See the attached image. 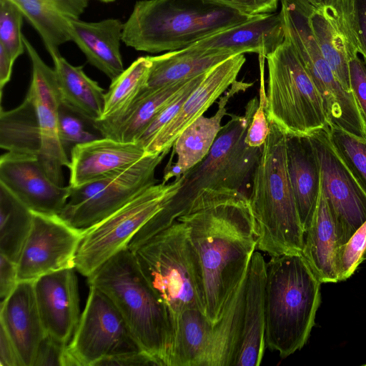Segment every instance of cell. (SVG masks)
Masks as SVG:
<instances>
[{
	"mask_svg": "<svg viewBox=\"0 0 366 366\" xmlns=\"http://www.w3.org/2000/svg\"><path fill=\"white\" fill-rule=\"evenodd\" d=\"M59 132L66 152L76 145L104 137L94 122L61 102L59 109Z\"/></svg>",
	"mask_w": 366,
	"mask_h": 366,
	"instance_id": "obj_37",
	"label": "cell"
},
{
	"mask_svg": "<svg viewBox=\"0 0 366 366\" xmlns=\"http://www.w3.org/2000/svg\"><path fill=\"white\" fill-rule=\"evenodd\" d=\"M327 129L335 152L366 194V138L332 125Z\"/></svg>",
	"mask_w": 366,
	"mask_h": 366,
	"instance_id": "obj_36",
	"label": "cell"
},
{
	"mask_svg": "<svg viewBox=\"0 0 366 366\" xmlns=\"http://www.w3.org/2000/svg\"><path fill=\"white\" fill-rule=\"evenodd\" d=\"M241 14L258 16L274 13L280 0H212Z\"/></svg>",
	"mask_w": 366,
	"mask_h": 366,
	"instance_id": "obj_44",
	"label": "cell"
},
{
	"mask_svg": "<svg viewBox=\"0 0 366 366\" xmlns=\"http://www.w3.org/2000/svg\"><path fill=\"white\" fill-rule=\"evenodd\" d=\"M232 56L207 54L189 47L149 56L151 67L146 88H157L205 73Z\"/></svg>",
	"mask_w": 366,
	"mask_h": 366,
	"instance_id": "obj_30",
	"label": "cell"
},
{
	"mask_svg": "<svg viewBox=\"0 0 366 366\" xmlns=\"http://www.w3.org/2000/svg\"><path fill=\"white\" fill-rule=\"evenodd\" d=\"M365 259L366 221L337 249L336 270L338 282L345 281L350 277Z\"/></svg>",
	"mask_w": 366,
	"mask_h": 366,
	"instance_id": "obj_39",
	"label": "cell"
},
{
	"mask_svg": "<svg viewBox=\"0 0 366 366\" xmlns=\"http://www.w3.org/2000/svg\"><path fill=\"white\" fill-rule=\"evenodd\" d=\"M350 91L366 127V64L358 56L349 60Z\"/></svg>",
	"mask_w": 366,
	"mask_h": 366,
	"instance_id": "obj_42",
	"label": "cell"
},
{
	"mask_svg": "<svg viewBox=\"0 0 366 366\" xmlns=\"http://www.w3.org/2000/svg\"><path fill=\"white\" fill-rule=\"evenodd\" d=\"M192 78L157 88H145L127 111L114 122L96 125L104 137L137 142L158 113Z\"/></svg>",
	"mask_w": 366,
	"mask_h": 366,
	"instance_id": "obj_28",
	"label": "cell"
},
{
	"mask_svg": "<svg viewBox=\"0 0 366 366\" xmlns=\"http://www.w3.org/2000/svg\"><path fill=\"white\" fill-rule=\"evenodd\" d=\"M139 350L114 303L89 285L86 306L66 347L67 366H97L104 359Z\"/></svg>",
	"mask_w": 366,
	"mask_h": 366,
	"instance_id": "obj_11",
	"label": "cell"
},
{
	"mask_svg": "<svg viewBox=\"0 0 366 366\" xmlns=\"http://www.w3.org/2000/svg\"><path fill=\"white\" fill-rule=\"evenodd\" d=\"M249 267L231 292L219 320L213 325L209 344L199 366L236 365L242 343Z\"/></svg>",
	"mask_w": 366,
	"mask_h": 366,
	"instance_id": "obj_26",
	"label": "cell"
},
{
	"mask_svg": "<svg viewBox=\"0 0 366 366\" xmlns=\"http://www.w3.org/2000/svg\"><path fill=\"white\" fill-rule=\"evenodd\" d=\"M321 282L301 253L266 264L265 344L285 358L306 344L321 302Z\"/></svg>",
	"mask_w": 366,
	"mask_h": 366,
	"instance_id": "obj_5",
	"label": "cell"
},
{
	"mask_svg": "<svg viewBox=\"0 0 366 366\" xmlns=\"http://www.w3.org/2000/svg\"><path fill=\"white\" fill-rule=\"evenodd\" d=\"M75 268L43 275L34 282L39 313L45 334L68 345L80 319Z\"/></svg>",
	"mask_w": 366,
	"mask_h": 366,
	"instance_id": "obj_17",
	"label": "cell"
},
{
	"mask_svg": "<svg viewBox=\"0 0 366 366\" xmlns=\"http://www.w3.org/2000/svg\"><path fill=\"white\" fill-rule=\"evenodd\" d=\"M0 147L11 152L39 156L40 135L35 107L26 94L18 107L1 108Z\"/></svg>",
	"mask_w": 366,
	"mask_h": 366,
	"instance_id": "obj_32",
	"label": "cell"
},
{
	"mask_svg": "<svg viewBox=\"0 0 366 366\" xmlns=\"http://www.w3.org/2000/svg\"><path fill=\"white\" fill-rule=\"evenodd\" d=\"M310 23L323 57L345 89L350 91V53L345 35L323 9L314 7Z\"/></svg>",
	"mask_w": 366,
	"mask_h": 366,
	"instance_id": "obj_35",
	"label": "cell"
},
{
	"mask_svg": "<svg viewBox=\"0 0 366 366\" xmlns=\"http://www.w3.org/2000/svg\"><path fill=\"white\" fill-rule=\"evenodd\" d=\"M19 282L17 263L0 254L1 302H4L9 297Z\"/></svg>",
	"mask_w": 366,
	"mask_h": 366,
	"instance_id": "obj_46",
	"label": "cell"
},
{
	"mask_svg": "<svg viewBox=\"0 0 366 366\" xmlns=\"http://www.w3.org/2000/svg\"><path fill=\"white\" fill-rule=\"evenodd\" d=\"M0 183L31 211L59 215L71 194V187L53 182L37 156L6 152L0 157Z\"/></svg>",
	"mask_w": 366,
	"mask_h": 366,
	"instance_id": "obj_15",
	"label": "cell"
},
{
	"mask_svg": "<svg viewBox=\"0 0 366 366\" xmlns=\"http://www.w3.org/2000/svg\"><path fill=\"white\" fill-rule=\"evenodd\" d=\"M266 59L268 122L275 124L286 135L310 136L328 127L322 99L290 41L285 37Z\"/></svg>",
	"mask_w": 366,
	"mask_h": 366,
	"instance_id": "obj_8",
	"label": "cell"
},
{
	"mask_svg": "<svg viewBox=\"0 0 366 366\" xmlns=\"http://www.w3.org/2000/svg\"><path fill=\"white\" fill-rule=\"evenodd\" d=\"M259 102L254 97L247 103L243 116L231 115L206 157L177 179L179 187L164 206L173 219L187 213L197 202L244 193L262 151L247 146L244 140Z\"/></svg>",
	"mask_w": 366,
	"mask_h": 366,
	"instance_id": "obj_4",
	"label": "cell"
},
{
	"mask_svg": "<svg viewBox=\"0 0 366 366\" xmlns=\"http://www.w3.org/2000/svg\"><path fill=\"white\" fill-rule=\"evenodd\" d=\"M281 12L254 17L205 37L188 47L207 54L234 56L256 53L267 57L284 41Z\"/></svg>",
	"mask_w": 366,
	"mask_h": 366,
	"instance_id": "obj_18",
	"label": "cell"
},
{
	"mask_svg": "<svg viewBox=\"0 0 366 366\" xmlns=\"http://www.w3.org/2000/svg\"><path fill=\"white\" fill-rule=\"evenodd\" d=\"M151 64L149 56H140L112 81L105 93L102 118L96 125L112 123L127 111L147 87Z\"/></svg>",
	"mask_w": 366,
	"mask_h": 366,
	"instance_id": "obj_34",
	"label": "cell"
},
{
	"mask_svg": "<svg viewBox=\"0 0 366 366\" xmlns=\"http://www.w3.org/2000/svg\"><path fill=\"white\" fill-rule=\"evenodd\" d=\"M364 365H365V366H366V364H365Z\"/></svg>",
	"mask_w": 366,
	"mask_h": 366,
	"instance_id": "obj_52",
	"label": "cell"
},
{
	"mask_svg": "<svg viewBox=\"0 0 366 366\" xmlns=\"http://www.w3.org/2000/svg\"><path fill=\"white\" fill-rule=\"evenodd\" d=\"M266 264L262 254L254 251L247 274L242 343L235 366H259L264 354Z\"/></svg>",
	"mask_w": 366,
	"mask_h": 366,
	"instance_id": "obj_23",
	"label": "cell"
},
{
	"mask_svg": "<svg viewBox=\"0 0 366 366\" xmlns=\"http://www.w3.org/2000/svg\"><path fill=\"white\" fill-rule=\"evenodd\" d=\"M32 223V211L0 183V254L18 263Z\"/></svg>",
	"mask_w": 366,
	"mask_h": 366,
	"instance_id": "obj_33",
	"label": "cell"
},
{
	"mask_svg": "<svg viewBox=\"0 0 366 366\" xmlns=\"http://www.w3.org/2000/svg\"><path fill=\"white\" fill-rule=\"evenodd\" d=\"M66 347L46 335L38 347L33 366H67Z\"/></svg>",
	"mask_w": 366,
	"mask_h": 366,
	"instance_id": "obj_43",
	"label": "cell"
},
{
	"mask_svg": "<svg viewBox=\"0 0 366 366\" xmlns=\"http://www.w3.org/2000/svg\"><path fill=\"white\" fill-rule=\"evenodd\" d=\"M179 185L178 179L154 184L85 229L76 256V270L88 277L114 255L128 248L135 234L164 207Z\"/></svg>",
	"mask_w": 366,
	"mask_h": 366,
	"instance_id": "obj_9",
	"label": "cell"
},
{
	"mask_svg": "<svg viewBox=\"0 0 366 366\" xmlns=\"http://www.w3.org/2000/svg\"><path fill=\"white\" fill-rule=\"evenodd\" d=\"M26 50L32 64V76L27 95L36 109L39 135V162L49 179L64 186L63 167L69 168L70 159L59 137V109L61 104L54 69L41 59L24 36Z\"/></svg>",
	"mask_w": 366,
	"mask_h": 366,
	"instance_id": "obj_14",
	"label": "cell"
},
{
	"mask_svg": "<svg viewBox=\"0 0 366 366\" xmlns=\"http://www.w3.org/2000/svg\"><path fill=\"white\" fill-rule=\"evenodd\" d=\"M177 220L187 227L199 269L204 314L214 325L257 249L248 196L242 192L197 202Z\"/></svg>",
	"mask_w": 366,
	"mask_h": 366,
	"instance_id": "obj_1",
	"label": "cell"
},
{
	"mask_svg": "<svg viewBox=\"0 0 366 366\" xmlns=\"http://www.w3.org/2000/svg\"><path fill=\"white\" fill-rule=\"evenodd\" d=\"M34 281H19L1 302L0 325L6 330L23 366H33L38 347L46 335L39 313Z\"/></svg>",
	"mask_w": 366,
	"mask_h": 366,
	"instance_id": "obj_20",
	"label": "cell"
},
{
	"mask_svg": "<svg viewBox=\"0 0 366 366\" xmlns=\"http://www.w3.org/2000/svg\"><path fill=\"white\" fill-rule=\"evenodd\" d=\"M133 252L167 310L174 337L182 312L199 309L204 313L199 269L187 227L176 220Z\"/></svg>",
	"mask_w": 366,
	"mask_h": 366,
	"instance_id": "obj_7",
	"label": "cell"
},
{
	"mask_svg": "<svg viewBox=\"0 0 366 366\" xmlns=\"http://www.w3.org/2000/svg\"><path fill=\"white\" fill-rule=\"evenodd\" d=\"M213 325L199 309L180 315L169 366H199L207 350Z\"/></svg>",
	"mask_w": 366,
	"mask_h": 366,
	"instance_id": "obj_31",
	"label": "cell"
},
{
	"mask_svg": "<svg viewBox=\"0 0 366 366\" xmlns=\"http://www.w3.org/2000/svg\"><path fill=\"white\" fill-rule=\"evenodd\" d=\"M84 229L59 215L33 212V223L17 263L19 281H35L46 274L75 268Z\"/></svg>",
	"mask_w": 366,
	"mask_h": 366,
	"instance_id": "obj_13",
	"label": "cell"
},
{
	"mask_svg": "<svg viewBox=\"0 0 366 366\" xmlns=\"http://www.w3.org/2000/svg\"><path fill=\"white\" fill-rule=\"evenodd\" d=\"M0 365L23 366L12 340L1 325H0Z\"/></svg>",
	"mask_w": 366,
	"mask_h": 366,
	"instance_id": "obj_48",
	"label": "cell"
},
{
	"mask_svg": "<svg viewBox=\"0 0 366 366\" xmlns=\"http://www.w3.org/2000/svg\"><path fill=\"white\" fill-rule=\"evenodd\" d=\"M51 58L61 103L94 123L100 120L104 110V90L84 73L83 66L71 65L60 54Z\"/></svg>",
	"mask_w": 366,
	"mask_h": 366,
	"instance_id": "obj_29",
	"label": "cell"
},
{
	"mask_svg": "<svg viewBox=\"0 0 366 366\" xmlns=\"http://www.w3.org/2000/svg\"><path fill=\"white\" fill-rule=\"evenodd\" d=\"M339 242L335 222L322 194L308 229L302 254L321 283L337 282L336 255Z\"/></svg>",
	"mask_w": 366,
	"mask_h": 366,
	"instance_id": "obj_27",
	"label": "cell"
},
{
	"mask_svg": "<svg viewBox=\"0 0 366 366\" xmlns=\"http://www.w3.org/2000/svg\"><path fill=\"white\" fill-rule=\"evenodd\" d=\"M37 31L51 56L71 41L69 21L79 19L89 0H9Z\"/></svg>",
	"mask_w": 366,
	"mask_h": 366,
	"instance_id": "obj_25",
	"label": "cell"
},
{
	"mask_svg": "<svg viewBox=\"0 0 366 366\" xmlns=\"http://www.w3.org/2000/svg\"><path fill=\"white\" fill-rule=\"evenodd\" d=\"M244 54L232 56L209 69L176 116L144 146L146 155L170 149L181 132L211 107L236 81L245 63Z\"/></svg>",
	"mask_w": 366,
	"mask_h": 366,
	"instance_id": "obj_16",
	"label": "cell"
},
{
	"mask_svg": "<svg viewBox=\"0 0 366 366\" xmlns=\"http://www.w3.org/2000/svg\"><path fill=\"white\" fill-rule=\"evenodd\" d=\"M23 14L9 0H0V45L15 60L26 50L21 33Z\"/></svg>",
	"mask_w": 366,
	"mask_h": 366,
	"instance_id": "obj_38",
	"label": "cell"
},
{
	"mask_svg": "<svg viewBox=\"0 0 366 366\" xmlns=\"http://www.w3.org/2000/svg\"><path fill=\"white\" fill-rule=\"evenodd\" d=\"M327 128L308 137L318 157L321 192L332 213L340 246L366 221V194L335 152Z\"/></svg>",
	"mask_w": 366,
	"mask_h": 366,
	"instance_id": "obj_12",
	"label": "cell"
},
{
	"mask_svg": "<svg viewBox=\"0 0 366 366\" xmlns=\"http://www.w3.org/2000/svg\"><path fill=\"white\" fill-rule=\"evenodd\" d=\"M99 1L104 2V3H109V2H113L115 0H99Z\"/></svg>",
	"mask_w": 366,
	"mask_h": 366,
	"instance_id": "obj_51",
	"label": "cell"
},
{
	"mask_svg": "<svg viewBox=\"0 0 366 366\" xmlns=\"http://www.w3.org/2000/svg\"><path fill=\"white\" fill-rule=\"evenodd\" d=\"M169 150L145 155L119 172L77 187H71L70 196L59 217L80 229L94 225L144 189L157 184V167Z\"/></svg>",
	"mask_w": 366,
	"mask_h": 366,
	"instance_id": "obj_10",
	"label": "cell"
},
{
	"mask_svg": "<svg viewBox=\"0 0 366 366\" xmlns=\"http://www.w3.org/2000/svg\"><path fill=\"white\" fill-rule=\"evenodd\" d=\"M351 24L358 53L366 64V0H350Z\"/></svg>",
	"mask_w": 366,
	"mask_h": 366,
	"instance_id": "obj_45",
	"label": "cell"
},
{
	"mask_svg": "<svg viewBox=\"0 0 366 366\" xmlns=\"http://www.w3.org/2000/svg\"><path fill=\"white\" fill-rule=\"evenodd\" d=\"M259 102L249 125L245 143L253 148H262L269 132V124L265 111L266 94L264 79H262Z\"/></svg>",
	"mask_w": 366,
	"mask_h": 366,
	"instance_id": "obj_41",
	"label": "cell"
},
{
	"mask_svg": "<svg viewBox=\"0 0 366 366\" xmlns=\"http://www.w3.org/2000/svg\"><path fill=\"white\" fill-rule=\"evenodd\" d=\"M269 132L254 170L249 198L257 249L271 257L302 253L305 232L286 162V134L269 122Z\"/></svg>",
	"mask_w": 366,
	"mask_h": 366,
	"instance_id": "obj_3",
	"label": "cell"
},
{
	"mask_svg": "<svg viewBox=\"0 0 366 366\" xmlns=\"http://www.w3.org/2000/svg\"><path fill=\"white\" fill-rule=\"evenodd\" d=\"M146 155L139 142L102 137L70 151L69 186L77 187L119 172Z\"/></svg>",
	"mask_w": 366,
	"mask_h": 366,
	"instance_id": "obj_19",
	"label": "cell"
},
{
	"mask_svg": "<svg viewBox=\"0 0 366 366\" xmlns=\"http://www.w3.org/2000/svg\"><path fill=\"white\" fill-rule=\"evenodd\" d=\"M14 61L5 49L0 45V89L1 99L4 86L10 81Z\"/></svg>",
	"mask_w": 366,
	"mask_h": 366,
	"instance_id": "obj_49",
	"label": "cell"
},
{
	"mask_svg": "<svg viewBox=\"0 0 366 366\" xmlns=\"http://www.w3.org/2000/svg\"><path fill=\"white\" fill-rule=\"evenodd\" d=\"M252 84L236 81L221 97L218 109L213 116L199 117L181 132L172 145L171 157L175 156L176 160L168 162L165 167L162 182L167 183L173 177L177 179L206 157L222 129L221 122L227 113L228 100Z\"/></svg>",
	"mask_w": 366,
	"mask_h": 366,
	"instance_id": "obj_21",
	"label": "cell"
},
{
	"mask_svg": "<svg viewBox=\"0 0 366 366\" xmlns=\"http://www.w3.org/2000/svg\"><path fill=\"white\" fill-rule=\"evenodd\" d=\"M207 72L192 77L177 95L158 113L137 140V142L142 144L144 148L146 144L176 116L187 97L204 79Z\"/></svg>",
	"mask_w": 366,
	"mask_h": 366,
	"instance_id": "obj_40",
	"label": "cell"
},
{
	"mask_svg": "<svg viewBox=\"0 0 366 366\" xmlns=\"http://www.w3.org/2000/svg\"><path fill=\"white\" fill-rule=\"evenodd\" d=\"M254 17L212 0H141L123 24L122 41L137 51H172Z\"/></svg>",
	"mask_w": 366,
	"mask_h": 366,
	"instance_id": "obj_2",
	"label": "cell"
},
{
	"mask_svg": "<svg viewBox=\"0 0 366 366\" xmlns=\"http://www.w3.org/2000/svg\"><path fill=\"white\" fill-rule=\"evenodd\" d=\"M317 9L324 8H341L346 0H307Z\"/></svg>",
	"mask_w": 366,
	"mask_h": 366,
	"instance_id": "obj_50",
	"label": "cell"
},
{
	"mask_svg": "<svg viewBox=\"0 0 366 366\" xmlns=\"http://www.w3.org/2000/svg\"><path fill=\"white\" fill-rule=\"evenodd\" d=\"M286 162L303 230L310 227L321 192V172L308 136L286 135Z\"/></svg>",
	"mask_w": 366,
	"mask_h": 366,
	"instance_id": "obj_22",
	"label": "cell"
},
{
	"mask_svg": "<svg viewBox=\"0 0 366 366\" xmlns=\"http://www.w3.org/2000/svg\"><path fill=\"white\" fill-rule=\"evenodd\" d=\"M123 24L117 19L98 22L70 19L69 31L73 41L90 64L105 74L111 81L124 70L120 52Z\"/></svg>",
	"mask_w": 366,
	"mask_h": 366,
	"instance_id": "obj_24",
	"label": "cell"
},
{
	"mask_svg": "<svg viewBox=\"0 0 366 366\" xmlns=\"http://www.w3.org/2000/svg\"><path fill=\"white\" fill-rule=\"evenodd\" d=\"M100 365H159L154 358L142 350L127 352L117 356L111 357L101 361Z\"/></svg>",
	"mask_w": 366,
	"mask_h": 366,
	"instance_id": "obj_47",
	"label": "cell"
},
{
	"mask_svg": "<svg viewBox=\"0 0 366 366\" xmlns=\"http://www.w3.org/2000/svg\"><path fill=\"white\" fill-rule=\"evenodd\" d=\"M117 306L141 350L169 366L174 332L167 310L129 248L114 255L87 277Z\"/></svg>",
	"mask_w": 366,
	"mask_h": 366,
	"instance_id": "obj_6",
	"label": "cell"
}]
</instances>
